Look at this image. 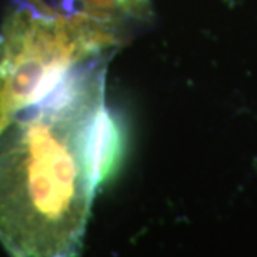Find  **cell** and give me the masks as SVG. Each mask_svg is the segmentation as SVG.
Segmentation results:
<instances>
[{
    "instance_id": "6da1fadb",
    "label": "cell",
    "mask_w": 257,
    "mask_h": 257,
    "mask_svg": "<svg viewBox=\"0 0 257 257\" xmlns=\"http://www.w3.org/2000/svg\"><path fill=\"white\" fill-rule=\"evenodd\" d=\"M101 59L0 127V244L9 257H79L100 187L96 135Z\"/></svg>"
},
{
    "instance_id": "7a4b0ae2",
    "label": "cell",
    "mask_w": 257,
    "mask_h": 257,
    "mask_svg": "<svg viewBox=\"0 0 257 257\" xmlns=\"http://www.w3.org/2000/svg\"><path fill=\"white\" fill-rule=\"evenodd\" d=\"M119 46L114 20L18 3L0 28V127Z\"/></svg>"
}]
</instances>
